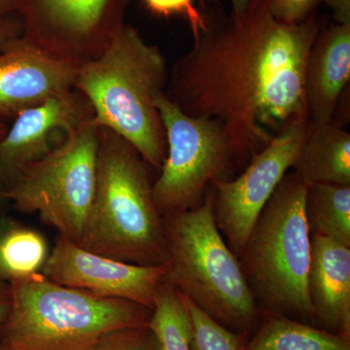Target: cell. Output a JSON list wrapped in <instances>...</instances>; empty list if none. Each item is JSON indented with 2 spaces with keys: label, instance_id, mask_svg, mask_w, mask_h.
<instances>
[{
  "label": "cell",
  "instance_id": "obj_27",
  "mask_svg": "<svg viewBox=\"0 0 350 350\" xmlns=\"http://www.w3.org/2000/svg\"><path fill=\"white\" fill-rule=\"evenodd\" d=\"M12 303V289L10 282L0 280V327L5 321L7 315L10 312Z\"/></svg>",
  "mask_w": 350,
  "mask_h": 350
},
{
  "label": "cell",
  "instance_id": "obj_30",
  "mask_svg": "<svg viewBox=\"0 0 350 350\" xmlns=\"http://www.w3.org/2000/svg\"><path fill=\"white\" fill-rule=\"evenodd\" d=\"M10 204V200L7 197L5 191L0 187V218L2 216H5L7 208H8V206Z\"/></svg>",
  "mask_w": 350,
  "mask_h": 350
},
{
  "label": "cell",
  "instance_id": "obj_7",
  "mask_svg": "<svg viewBox=\"0 0 350 350\" xmlns=\"http://www.w3.org/2000/svg\"><path fill=\"white\" fill-rule=\"evenodd\" d=\"M101 126L93 118L25 170L6 193L24 214H38L59 236L79 244L96 193Z\"/></svg>",
  "mask_w": 350,
  "mask_h": 350
},
{
  "label": "cell",
  "instance_id": "obj_11",
  "mask_svg": "<svg viewBox=\"0 0 350 350\" xmlns=\"http://www.w3.org/2000/svg\"><path fill=\"white\" fill-rule=\"evenodd\" d=\"M41 273L52 282L107 298L122 299L153 310L163 266H140L103 256L57 234Z\"/></svg>",
  "mask_w": 350,
  "mask_h": 350
},
{
  "label": "cell",
  "instance_id": "obj_12",
  "mask_svg": "<svg viewBox=\"0 0 350 350\" xmlns=\"http://www.w3.org/2000/svg\"><path fill=\"white\" fill-rule=\"evenodd\" d=\"M93 118L91 103L75 88L19 113L0 139V187L8 192L25 170Z\"/></svg>",
  "mask_w": 350,
  "mask_h": 350
},
{
  "label": "cell",
  "instance_id": "obj_3",
  "mask_svg": "<svg viewBox=\"0 0 350 350\" xmlns=\"http://www.w3.org/2000/svg\"><path fill=\"white\" fill-rule=\"evenodd\" d=\"M149 167L126 139L101 126L98 180L81 247L130 264L165 265V220Z\"/></svg>",
  "mask_w": 350,
  "mask_h": 350
},
{
  "label": "cell",
  "instance_id": "obj_10",
  "mask_svg": "<svg viewBox=\"0 0 350 350\" xmlns=\"http://www.w3.org/2000/svg\"><path fill=\"white\" fill-rule=\"evenodd\" d=\"M308 125V119L292 122L252 156L239 176L213 184L216 225L238 258L258 216L288 170L293 167Z\"/></svg>",
  "mask_w": 350,
  "mask_h": 350
},
{
  "label": "cell",
  "instance_id": "obj_32",
  "mask_svg": "<svg viewBox=\"0 0 350 350\" xmlns=\"http://www.w3.org/2000/svg\"><path fill=\"white\" fill-rule=\"evenodd\" d=\"M0 350H23L18 349V347H12L10 345L3 344V342H0Z\"/></svg>",
  "mask_w": 350,
  "mask_h": 350
},
{
  "label": "cell",
  "instance_id": "obj_2",
  "mask_svg": "<svg viewBox=\"0 0 350 350\" xmlns=\"http://www.w3.org/2000/svg\"><path fill=\"white\" fill-rule=\"evenodd\" d=\"M169 73L160 49L126 24L103 54L76 68L75 88L91 103L96 121L157 170L167 155V137L155 100L167 90Z\"/></svg>",
  "mask_w": 350,
  "mask_h": 350
},
{
  "label": "cell",
  "instance_id": "obj_13",
  "mask_svg": "<svg viewBox=\"0 0 350 350\" xmlns=\"http://www.w3.org/2000/svg\"><path fill=\"white\" fill-rule=\"evenodd\" d=\"M75 66L44 54L22 36L0 50V122L75 88Z\"/></svg>",
  "mask_w": 350,
  "mask_h": 350
},
{
  "label": "cell",
  "instance_id": "obj_8",
  "mask_svg": "<svg viewBox=\"0 0 350 350\" xmlns=\"http://www.w3.org/2000/svg\"><path fill=\"white\" fill-rule=\"evenodd\" d=\"M155 105L165 128L167 155L153 183V197L160 213L167 216L202 204L207 187L228 179L237 158L218 122L186 114L165 92L157 96Z\"/></svg>",
  "mask_w": 350,
  "mask_h": 350
},
{
  "label": "cell",
  "instance_id": "obj_15",
  "mask_svg": "<svg viewBox=\"0 0 350 350\" xmlns=\"http://www.w3.org/2000/svg\"><path fill=\"white\" fill-rule=\"evenodd\" d=\"M350 78V24L326 25L308 54L305 98L312 123L331 122Z\"/></svg>",
  "mask_w": 350,
  "mask_h": 350
},
{
  "label": "cell",
  "instance_id": "obj_33",
  "mask_svg": "<svg viewBox=\"0 0 350 350\" xmlns=\"http://www.w3.org/2000/svg\"><path fill=\"white\" fill-rule=\"evenodd\" d=\"M0 280H1V276H0ZM4 282H5V280H4Z\"/></svg>",
  "mask_w": 350,
  "mask_h": 350
},
{
  "label": "cell",
  "instance_id": "obj_1",
  "mask_svg": "<svg viewBox=\"0 0 350 350\" xmlns=\"http://www.w3.org/2000/svg\"><path fill=\"white\" fill-rule=\"evenodd\" d=\"M326 25L317 14L278 23L269 0H254L239 18L206 15L192 49L172 66L165 94L186 114L218 122L237 163L247 165L292 122L308 119L306 64Z\"/></svg>",
  "mask_w": 350,
  "mask_h": 350
},
{
  "label": "cell",
  "instance_id": "obj_20",
  "mask_svg": "<svg viewBox=\"0 0 350 350\" xmlns=\"http://www.w3.org/2000/svg\"><path fill=\"white\" fill-rule=\"evenodd\" d=\"M149 327L162 350H193V332L183 296L165 282L158 288Z\"/></svg>",
  "mask_w": 350,
  "mask_h": 350
},
{
  "label": "cell",
  "instance_id": "obj_29",
  "mask_svg": "<svg viewBox=\"0 0 350 350\" xmlns=\"http://www.w3.org/2000/svg\"><path fill=\"white\" fill-rule=\"evenodd\" d=\"M15 12V0H0V18Z\"/></svg>",
  "mask_w": 350,
  "mask_h": 350
},
{
  "label": "cell",
  "instance_id": "obj_9",
  "mask_svg": "<svg viewBox=\"0 0 350 350\" xmlns=\"http://www.w3.org/2000/svg\"><path fill=\"white\" fill-rule=\"evenodd\" d=\"M131 0H15L23 40L78 68L103 54L123 29Z\"/></svg>",
  "mask_w": 350,
  "mask_h": 350
},
{
  "label": "cell",
  "instance_id": "obj_14",
  "mask_svg": "<svg viewBox=\"0 0 350 350\" xmlns=\"http://www.w3.org/2000/svg\"><path fill=\"white\" fill-rule=\"evenodd\" d=\"M308 298L314 325L350 338V247L321 236H310Z\"/></svg>",
  "mask_w": 350,
  "mask_h": 350
},
{
  "label": "cell",
  "instance_id": "obj_25",
  "mask_svg": "<svg viewBox=\"0 0 350 350\" xmlns=\"http://www.w3.org/2000/svg\"><path fill=\"white\" fill-rule=\"evenodd\" d=\"M22 31V24L16 14L10 13L0 18V50L11 41L19 38Z\"/></svg>",
  "mask_w": 350,
  "mask_h": 350
},
{
  "label": "cell",
  "instance_id": "obj_21",
  "mask_svg": "<svg viewBox=\"0 0 350 350\" xmlns=\"http://www.w3.org/2000/svg\"><path fill=\"white\" fill-rule=\"evenodd\" d=\"M182 296L192 325L193 350H245L248 337L225 328L187 297Z\"/></svg>",
  "mask_w": 350,
  "mask_h": 350
},
{
  "label": "cell",
  "instance_id": "obj_31",
  "mask_svg": "<svg viewBox=\"0 0 350 350\" xmlns=\"http://www.w3.org/2000/svg\"><path fill=\"white\" fill-rule=\"evenodd\" d=\"M8 130V125L5 123L0 122V139L5 135L6 131Z\"/></svg>",
  "mask_w": 350,
  "mask_h": 350
},
{
  "label": "cell",
  "instance_id": "obj_28",
  "mask_svg": "<svg viewBox=\"0 0 350 350\" xmlns=\"http://www.w3.org/2000/svg\"><path fill=\"white\" fill-rule=\"evenodd\" d=\"M254 0H231L232 12V16L234 17L239 18L241 15H243L246 12L248 8H250V4Z\"/></svg>",
  "mask_w": 350,
  "mask_h": 350
},
{
  "label": "cell",
  "instance_id": "obj_22",
  "mask_svg": "<svg viewBox=\"0 0 350 350\" xmlns=\"http://www.w3.org/2000/svg\"><path fill=\"white\" fill-rule=\"evenodd\" d=\"M85 350H162L150 327L109 332Z\"/></svg>",
  "mask_w": 350,
  "mask_h": 350
},
{
  "label": "cell",
  "instance_id": "obj_5",
  "mask_svg": "<svg viewBox=\"0 0 350 350\" xmlns=\"http://www.w3.org/2000/svg\"><path fill=\"white\" fill-rule=\"evenodd\" d=\"M0 342L23 350H85L109 332L148 326L146 306L64 286L42 273L11 280Z\"/></svg>",
  "mask_w": 350,
  "mask_h": 350
},
{
  "label": "cell",
  "instance_id": "obj_16",
  "mask_svg": "<svg viewBox=\"0 0 350 350\" xmlns=\"http://www.w3.org/2000/svg\"><path fill=\"white\" fill-rule=\"evenodd\" d=\"M292 169L306 187L319 183L350 186L349 133L332 121H310Z\"/></svg>",
  "mask_w": 350,
  "mask_h": 350
},
{
  "label": "cell",
  "instance_id": "obj_26",
  "mask_svg": "<svg viewBox=\"0 0 350 350\" xmlns=\"http://www.w3.org/2000/svg\"><path fill=\"white\" fill-rule=\"evenodd\" d=\"M333 12L337 24H350V0H322Z\"/></svg>",
  "mask_w": 350,
  "mask_h": 350
},
{
  "label": "cell",
  "instance_id": "obj_18",
  "mask_svg": "<svg viewBox=\"0 0 350 350\" xmlns=\"http://www.w3.org/2000/svg\"><path fill=\"white\" fill-rule=\"evenodd\" d=\"M45 237L13 218H0V276L20 280L41 273L49 256Z\"/></svg>",
  "mask_w": 350,
  "mask_h": 350
},
{
  "label": "cell",
  "instance_id": "obj_4",
  "mask_svg": "<svg viewBox=\"0 0 350 350\" xmlns=\"http://www.w3.org/2000/svg\"><path fill=\"white\" fill-rule=\"evenodd\" d=\"M165 282L225 328L250 338L261 320L241 262L216 225L213 193L194 208L163 216Z\"/></svg>",
  "mask_w": 350,
  "mask_h": 350
},
{
  "label": "cell",
  "instance_id": "obj_19",
  "mask_svg": "<svg viewBox=\"0 0 350 350\" xmlns=\"http://www.w3.org/2000/svg\"><path fill=\"white\" fill-rule=\"evenodd\" d=\"M305 208L310 236L325 237L350 247V186H308Z\"/></svg>",
  "mask_w": 350,
  "mask_h": 350
},
{
  "label": "cell",
  "instance_id": "obj_24",
  "mask_svg": "<svg viewBox=\"0 0 350 350\" xmlns=\"http://www.w3.org/2000/svg\"><path fill=\"white\" fill-rule=\"evenodd\" d=\"M322 0H269V10L278 23L300 25L317 13Z\"/></svg>",
  "mask_w": 350,
  "mask_h": 350
},
{
  "label": "cell",
  "instance_id": "obj_6",
  "mask_svg": "<svg viewBox=\"0 0 350 350\" xmlns=\"http://www.w3.org/2000/svg\"><path fill=\"white\" fill-rule=\"evenodd\" d=\"M306 190L294 172L285 174L258 216L239 259L261 312L314 325L308 291L310 234Z\"/></svg>",
  "mask_w": 350,
  "mask_h": 350
},
{
  "label": "cell",
  "instance_id": "obj_23",
  "mask_svg": "<svg viewBox=\"0 0 350 350\" xmlns=\"http://www.w3.org/2000/svg\"><path fill=\"white\" fill-rule=\"evenodd\" d=\"M142 2L147 10L157 17L181 16L185 18L194 38L206 27V15L198 10L194 0H142Z\"/></svg>",
  "mask_w": 350,
  "mask_h": 350
},
{
  "label": "cell",
  "instance_id": "obj_17",
  "mask_svg": "<svg viewBox=\"0 0 350 350\" xmlns=\"http://www.w3.org/2000/svg\"><path fill=\"white\" fill-rule=\"evenodd\" d=\"M245 350H350V338L283 315L261 312Z\"/></svg>",
  "mask_w": 350,
  "mask_h": 350
}]
</instances>
